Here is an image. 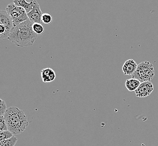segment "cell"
<instances>
[{
	"instance_id": "14",
	"label": "cell",
	"mask_w": 158,
	"mask_h": 146,
	"mask_svg": "<svg viewBox=\"0 0 158 146\" xmlns=\"http://www.w3.org/2000/svg\"><path fill=\"white\" fill-rule=\"evenodd\" d=\"M14 134L9 130L0 131V141L9 140L10 138H12Z\"/></svg>"
},
{
	"instance_id": "12",
	"label": "cell",
	"mask_w": 158,
	"mask_h": 146,
	"mask_svg": "<svg viewBox=\"0 0 158 146\" xmlns=\"http://www.w3.org/2000/svg\"><path fill=\"white\" fill-rule=\"evenodd\" d=\"M18 140L15 136H13L9 140L0 141V146H15Z\"/></svg>"
},
{
	"instance_id": "13",
	"label": "cell",
	"mask_w": 158,
	"mask_h": 146,
	"mask_svg": "<svg viewBox=\"0 0 158 146\" xmlns=\"http://www.w3.org/2000/svg\"><path fill=\"white\" fill-rule=\"evenodd\" d=\"M32 28L34 33L37 34V35H42L45 31L43 26L40 23H34Z\"/></svg>"
},
{
	"instance_id": "1",
	"label": "cell",
	"mask_w": 158,
	"mask_h": 146,
	"mask_svg": "<svg viewBox=\"0 0 158 146\" xmlns=\"http://www.w3.org/2000/svg\"><path fill=\"white\" fill-rule=\"evenodd\" d=\"M33 24L28 20L14 26L8 40L19 47L33 46L38 38V35L34 33L32 28Z\"/></svg>"
},
{
	"instance_id": "4",
	"label": "cell",
	"mask_w": 158,
	"mask_h": 146,
	"mask_svg": "<svg viewBox=\"0 0 158 146\" xmlns=\"http://www.w3.org/2000/svg\"><path fill=\"white\" fill-rule=\"evenodd\" d=\"M6 11L9 14L14 22V26H16L29 20L25 10L16 5L14 3H10L6 7Z\"/></svg>"
},
{
	"instance_id": "3",
	"label": "cell",
	"mask_w": 158,
	"mask_h": 146,
	"mask_svg": "<svg viewBox=\"0 0 158 146\" xmlns=\"http://www.w3.org/2000/svg\"><path fill=\"white\" fill-rule=\"evenodd\" d=\"M154 76L155 70L152 64L149 61H143L138 65L137 69L132 75V78L143 83L150 82Z\"/></svg>"
},
{
	"instance_id": "7",
	"label": "cell",
	"mask_w": 158,
	"mask_h": 146,
	"mask_svg": "<svg viewBox=\"0 0 158 146\" xmlns=\"http://www.w3.org/2000/svg\"><path fill=\"white\" fill-rule=\"evenodd\" d=\"M0 24L3 25L10 33L14 27L12 19L6 11L1 10L0 12Z\"/></svg>"
},
{
	"instance_id": "16",
	"label": "cell",
	"mask_w": 158,
	"mask_h": 146,
	"mask_svg": "<svg viewBox=\"0 0 158 146\" xmlns=\"http://www.w3.org/2000/svg\"><path fill=\"white\" fill-rule=\"evenodd\" d=\"M0 131H8V127L4 116H0Z\"/></svg>"
},
{
	"instance_id": "8",
	"label": "cell",
	"mask_w": 158,
	"mask_h": 146,
	"mask_svg": "<svg viewBox=\"0 0 158 146\" xmlns=\"http://www.w3.org/2000/svg\"><path fill=\"white\" fill-rule=\"evenodd\" d=\"M137 65L133 59H129L125 61L122 67V71L125 75H132L137 69Z\"/></svg>"
},
{
	"instance_id": "17",
	"label": "cell",
	"mask_w": 158,
	"mask_h": 146,
	"mask_svg": "<svg viewBox=\"0 0 158 146\" xmlns=\"http://www.w3.org/2000/svg\"><path fill=\"white\" fill-rule=\"evenodd\" d=\"M7 109L6 104L4 101L2 99L0 100V115L4 116Z\"/></svg>"
},
{
	"instance_id": "9",
	"label": "cell",
	"mask_w": 158,
	"mask_h": 146,
	"mask_svg": "<svg viewBox=\"0 0 158 146\" xmlns=\"http://www.w3.org/2000/svg\"><path fill=\"white\" fill-rule=\"evenodd\" d=\"M41 77L43 82L51 83L55 81L56 75L55 71L51 68L47 67L43 69L41 71Z\"/></svg>"
},
{
	"instance_id": "5",
	"label": "cell",
	"mask_w": 158,
	"mask_h": 146,
	"mask_svg": "<svg viewBox=\"0 0 158 146\" xmlns=\"http://www.w3.org/2000/svg\"><path fill=\"white\" fill-rule=\"evenodd\" d=\"M154 91V85L150 81L141 83L139 88L135 91V94L138 97L145 98L150 96Z\"/></svg>"
},
{
	"instance_id": "10",
	"label": "cell",
	"mask_w": 158,
	"mask_h": 146,
	"mask_svg": "<svg viewBox=\"0 0 158 146\" xmlns=\"http://www.w3.org/2000/svg\"><path fill=\"white\" fill-rule=\"evenodd\" d=\"M36 2V0H31L30 2H27L26 0H14L13 1V3H15L16 6L24 8L27 14L33 9Z\"/></svg>"
},
{
	"instance_id": "6",
	"label": "cell",
	"mask_w": 158,
	"mask_h": 146,
	"mask_svg": "<svg viewBox=\"0 0 158 146\" xmlns=\"http://www.w3.org/2000/svg\"><path fill=\"white\" fill-rule=\"evenodd\" d=\"M43 13L40 9V7L39 3H35L33 9L27 14L29 20L33 23H40L42 24V16Z\"/></svg>"
},
{
	"instance_id": "11",
	"label": "cell",
	"mask_w": 158,
	"mask_h": 146,
	"mask_svg": "<svg viewBox=\"0 0 158 146\" xmlns=\"http://www.w3.org/2000/svg\"><path fill=\"white\" fill-rule=\"evenodd\" d=\"M140 84L141 82L139 80L132 78L126 80L125 82L126 87L130 92H135L140 86Z\"/></svg>"
},
{
	"instance_id": "15",
	"label": "cell",
	"mask_w": 158,
	"mask_h": 146,
	"mask_svg": "<svg viewBox=\"0 0 158 146\" xmlns=\"http://www.w3.org/2000/svg\"><path fill=\"white\" fill-rule=\"evenodd\" d=\"M53 21L52 16L51 15L49 14L48 13H44L43 14L42 16V21L43 23L45 24L49 25L52 23Z\"/></svg>"
},
{
	"instance_id": "2",
	"label": "cell",
	"mask_w": 158,
	"mask_h": 146,
	"mask_svg": "<svg viewBox=\"0 0 158 146\" xmlns=\"http://www.w3.org/2000/svg\"><path fill=\"white\" fill-rule=\"evenodd\" d=\"M8 130L14 135L23 133L29 125L24 111L15 106L7 108L4 115Z\"/></svg>"
}]
</instances>
